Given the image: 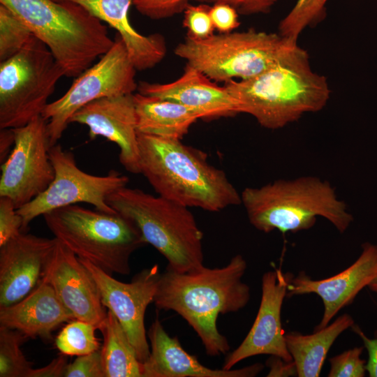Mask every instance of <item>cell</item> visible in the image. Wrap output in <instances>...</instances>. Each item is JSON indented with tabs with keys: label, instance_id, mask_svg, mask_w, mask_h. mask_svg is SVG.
Segmentation results:
<instances>
[{
	"label": "cell",
	"instance_id": "cell-9",
	"mask_svg": "<svg viewBox=\"0 0 377 377\" xmlns=\"http://www.w3.org/2000/svg\"><path fill=\"white\" fill-rule=\"evenodd\" d=\"M63 76L50 50L35 36L0 62V128H20L41 116Z\"/></svg>",
	"mask_w": 377,
	"mask_h": 377
},
{
	"label": "cell",
	"instance_id": "cell-18",
	"mask_svg": "<svg viewBox=\"0 0 377 377\" xmlns=\"http://www.w3.org/2000/svg\"><path fill=\"white\" fill-rule=\"evenodd\" d=\"M56 242V237L22 232L0 246V307L19 302L36 288Z\"/></svg>",
	"mask_w": 377,
	"mask_h": 377
},
{
	"label": "cell",
	"instance_id": "cell-23",
	"mask_svg": "<svg viewBox=\"0 0 377 377\" xmlns=\"http://www.w3.org/2000/svg\"><path fill=\"white\" fill-rule=\"evenodd\" d=\"M133 98L140 133L182 140L191 126L202 118L195 110L172 101L139 92Z\"/></svg>",
	"mask_w": 377,
	"mask_h": 377
},
{
	"label": "cell",
	"instance_id": "cell-4",
	"mask_svg": "<svg viewBox=\"0 0 377 377\" xmlns=\"http://www.w3.org/2000/svg\"><path fill=\"white\" fill-rule=\"evenodd\" d=\"M48 47L67 77H76L114 44L107 27L82 6L62 0H0Z\"/></svg>",
	"mask_w": 377,
	"mask_h": 377
},
{
	"label": "cell",
	"instance_id": "cell-36",
	"mask_svg": "<svg viewBox=\"0 0 377 377\" xmlns=\"http://www.w3.org/2000/svg\"><path fill=\"white\" fill-rule=\"evenodd\" d=\"M276 0H205L207 3H225L241 15L268 13Z\"/></svg>",
	"mask_w": 377,
	"mask_h": 377
},
{
	"label": "cell",
	"instance_id": "cell-19",
	"mask_svg": "<svg viewBox=\"0 0 377 377\" xmlns=\"http://www.w3.org/2000/svg\"><path fill=\"white\" fill-rule=\"evenodd\" d=\"M148 338L150 353L142 363L143 377H253L264 368L260 363L238 369H211L186 352L177 337H170L156 318Z\"/></svg>",
	"mask_w": 377,
	"mask_h": 377
},
{
	"label": "cell",
	"instance_id": "cell-39",
	"mask_svg": "<svg viewBox=\"0 0 377 377\" xmlns=\"http://www.w3.org/2000/svg\"><path fill=\"white\" fill-rule=\"evenodd\" d=\"M266 365L269 368L267 375L268 377L297 376V368L293 361L287 362L279 357L270 355L266 361Z\"/></svg>",
	"mask_w": 377,
	"mask_h": 377
},
{
	"label": "cell",
	"instance_id": "cell-11",
	"mask_svg": "<svg viewBox=\"0 0 377 377\" xmlns=\"http://www.w3.org/2000/svg\"><path fill=\"white\" fill-rule=\"evenodd\" d=\"M54 177L48 187L27 204L17 209L23 219L22 231L36 217L53 210L78 203H87L96 209L117 213L107 202L108 195L126 186L127 176L116 170L97 176L80 169L73 154L58 143L49 149Z\"/></svg>",
	"mask_w": 377,
	"mask_h": 377
},
{
	"label": "cell",
	"instance_id": "cell-13",
	"mask_svg": "<svg viewBox=\"0 0 377 377\" xmlns=\"http://www.w3.org/2000/svg\"><path fill=\"white\" fill-rule=\"evenodd\" d=\"M80 260L94 278L103 306L115 316L138 360L145 362L150 353L145 314L149 304L154 301L161 276L158 265L142 269L131 282L124 283L91 263Z\"/></svg>",
	"mask_w": 377,
	"mask_h": 377
},
{
	"label": "cell",
	"instance_id": "cell-35",
	"mask_svg": "<svg viewBox=\"0 0 377 377\" xmlns=\"http://www.w3.org/2000/svg\"><path fill=\"white\" fill-rule=\"evenodd\" d=\"M210 17L214 27L220 34L232 32L239 26L237 11L225 3H215L211 6Z\"/></svg>",
	"mask_w": 377,
	"mask_h": 377
},
{
	"label": "cell",
	"instance_id": "cell-41",
	"mask_svg": "<svg viewBox=\"0 0 377 377\" xmlns=\"http://www.w3.org/2000/svg\"><path fill=\"white\" fill-rule=\"evenodd\" d=\"M367 287L374 293L377 294V275L371 280Z\"/></svg>",
	"mask_w": 377,
	"mask_h": 377
},
{
	"label": "cell",
	"instance_id": "cell-10",
	"mask_svg": "<svg viewBox=\"0 0 377 377\" xmlns=\"http://www.w3.org/2000/svg\"><path fill=\"white\" fill-rule=\"evenodd\" d=\"M136 71L117 34L114 44L101 59L76 77L67 91L43 111L50 147L57 144L73 114L84 105L103 97L131 94L138 89Z\"/></svg>",
	"mask_w": 377,
	"mask_h": 377
},
{
	"label": "cell",
	"instance_id": "cell-2",
	"mask_svg": "<svg viewBox=\"0 0 377 377\" xmlns=\"http://www.w3.org/2000/svg\"><path fill=\"white\" fill-rule=\"evenodd\" d=\"M138 140L140 173L158 195L208 212L242 204L226 174L209 164L204 152L181 140L138 132Z\"/></svg>",
	"mask_w": 377,
	"mask_h": 377
},
{
	"label": "cell",
	"instance_id": "cell-22",
	"mask_svg": "<svg viewBox=\"0 0 377 377\" xmlns=\"http://www.w3.org/2000/svg\"><path fill=\"white\" fill-rule=\"evenodd\" d=\"M76 3L102 22L114 29L123 40L137 71L158 64L166 54L164 38L154 34L144 36L131 25L128 10L133 0H62Z\"/></svg>",
	"mask_w": 377,
	"mask_h": 377
},
{
	"label": "cell",
	"instance_id": "cell-31",
	"mask_svg": "<svg viewBox=\"0 0 377 377\" xmlns=\"http://www.w3.org/2000/svg\"><path fill=\"white\" fill-rule=\"evenodd\" d=\"M211 6L202 3L188 4L184 10L183 26L187 29V35L195 38H205L214 34L209 11Z\"/></svg>",
	"mask_w": 377,
	"mask_h": 377
},
{
	"label": "cell",
	"instance_id": "cell-8",
	"mask_svg": "<svg viewBox=\"0 0 377 377\" xmlns=\"http://www.w3.org/2000/svg\"><path fill=\"white\" fill-rule=\"evenodd\" d=\"M297 46L279 34L249 29L213 34L205 38L188 35L175 49L186 65L212 80H247L272 67Z\"/></svg>",
	"mask_w": 377,
	"mask_h": 377
},
{
	"label": "cell",
	"instance_id": "cell-37",
	"mask_svg": "<svg viewBox=\"0 0 377 377\" xmlns=\"http://www.w3.org/2000/svg\"><path fill=\"white\" fill-rule=\"evenodd\" d=\"M351 328L361 338L364 343V348L367 350V372L370 377H377V330L374 332V337L371 339L367 337L355 324Z\"/></svg>",
	"mask_w": 377,
	"mask_h": 377
},
{
	"label": "cell",
	"instance_id": "cell-17",
	"mask_svg": "<svg viewBox=\"0 0 377 377\" xmlns=\"http://www.w3.org/2000/svg\"><path fill=\"white\" fill-rule=\"evenodd\" d=\"M377 275V244L362 245L358 258L343 271L331 277L314 280L304 272L290 277L286 297L309 293L318 295L323 304V314L313 331L327 326L343 307L350 305L357 294Z\"/></svg>",
	"mask_w": 377,
	"mask_h": 377
},
{
	"label": "cell",
	"instance_id": "cell-40",
	"mask_svg": "<svg viewBox=\"0 0 377 377\" xmlns=\"http://www.w3.org/2000/svg\"><path fill=\"white\" fill-rule=\"evenodd\" d=\"M15 138L12 128L1 129L0 132V159L3 162L10 154V147L14 144Z\"/></svg>",
	"mask_w": 377,
	"mask_h": 377
},
{
	"label": "cell",
	"instance_id": "cell-12",
	"mask_svg": "<svg viewBox=\"0 0 377 377\" xmlns=\"http://www.w3.org/2000/svg\"><path fill=\"white\" fill-rule=\"evenodd\" d=\"M12 129L14 146L1 165L0 197L10 198L18 209L48 187L54 170L49 155L47 121L42 116Z\"/></svg>",
	"mask_w": 377,
	"mask_h": 377
},
{
	"label": "cell",
	"instance_id": "cell-16",
	"mask_svg": "<svg viewBox=\"0 0 377 377\" xmlns=\"http://www.w3.org/2000/svg\"><path fill=\"white\" fill-rule=\"evenodd\" d=\"M42 279L52 286L74 318L98 329L107 312L96 283L80 258L57 239Z\"/></svg>",
	"mask_w": 377,
	"mask_h": 377
},
{
	"label": "cell",
	"instance_id": "cell-34",
	"mask_svg": "<svg viewBox=\"0 0 377 377\" xmlns=\"http://www.w3.org/2000/svg\"><path fill=\"white\" fill-rule=\"evenodd\" d=\"M64 376L105 377L101 350L77 356L72 363L67 364Z\"/></svg>",
	"mask_w": 377,
	"mask_h": 377
},
{
	"label": "cell",
	"instance_id": "cell-24",
	"mask_svg": "<svg viewBox=\"0 0 377 377\" xmlns=\"http://www.w3.org/2000/svg\"><path fill=\"white\" fill-rule=\"evenodd\" d=\"M348 313L311 334L297 332L285 333L287 348L295 364L297 376L318 377L327 354L337 337L354 325Z\"/></svg>",
	"mask_w": 377,
	"mask_h": 377
},
{
	"label": "cell",
	"instance_id": "cell-28",
	"mask_svg": "<svg viewBox=\"0 0 377 377\" xmlns=\"http://www.w3.org/2000/svg\"><path fill=\"white\" fill-rule=\"evenodd\" d=\"M34 36L13 12L0 3V62L17 54Z\"/></svg>",
	"mask_w": 377,
	"mask_h": 377
},
{
	"label": "cell",
	"instance_id": "cell-14",
	"mask_svg": "<svg viewBox=\"0 0 377 377\" xmlns=\"http://www.w3.org/2000/svg\"><path fill=\"white\" fill-rule=\"evenodd\" d=\"M292 276L278 268L263 275L261 300L256 319L242 342L227 355L222 369H231L240 361L258 355L293 361L287 348L281 320L283 300Z\"/></svg>",
	"mask_w": 377,
	"mask_h": 377
},
{
	"label": "cell",
	"instance_id": "cell-6",
	"mask_svg": "<svg viewBox=\"0 0 377 377\" xmlns=\"http://www.w3.org/2000/svg\"><path fill=\"white\" fill-rule=\"evenodd\" d=\"M106 201L135 223L145 243L166 258L168 268L186 272L204 266L203 233L188 207L127 186L108 195Z\"/></svg>",
	"mask_w": 377,
	"mask_h": 377
},
{
	"label": "cell",
	"instance_id": "cell-7",
	"mask_svg": "<svg viewBox=\"0 0 377 377\" xmlns=\"http://www.w3.org/2000/svg\"><path fill=\"white\" fill-rule=\"evenodd\" d=\"M49 230L79 258L105 272L128 275L130 257L146 244L140 230L119 213L71 205L43 215Z\"/></svg>",
	"mask_w": 377,
	"mask_h": 377
},
{
	"label": "cell",
	"instance_id": "cell-29",
	"mask_svg": "<svg viewBox=\"0 0 377 377\" xmlns=\"http://www.w3.org/2000/svg\"><path fill=\"white\" fill-rule=\"evenodd\" d=\"M328 0H297L290 13L280 22L279 34L293 40L308 26L323 20Z\"/></svg>",
	"mask_w": 377,
	"mask_h": 377
},
{
	"label": "cell",
	"instance_id": "cell-32",
	"mask_svg": "<svg viewBox=\"0 0 377 377\" xmlns=\"http://www.w3.org/2000/svg\"><path fill=\"white\" fill-rule=\"evenodd\" d=\"M193 0H133V5L142 15L152 20L170 17L184 12ZM205 2V0H194Z\"/></svg>",
	"mask_w": 377,
	"mask_h": 377
},
{
	"label": "cell",
	"instance_id": "cell-30",
	"mask_svg": "<svg viewBox=\"0 0 377 377\" xmlns=\"http://www.w3.org/2000/svg\"><path fill=\"white\" fill-rule=\"evenodd\" d=\"M364 346L355 347L332 357L329 377H364L366 361L360 358Z\"/></svg>",
	"mask_w": 377,
	"mask_h": 377
},
{
	"label": "cell",
	"instance_id": "cell-3",
	"mask_svg": "<svg viewBox=\"0 0 377 377\" xmlns=\"http://www.w3.org/2000/svg\"><path fill=\"white\" fill-rule=\"evenodd\" d=\"M237 101L239 113L263 127L277 129L303 114L322 110L330 90L326 78L312 71L306 50L298 45L279 63L247 80L223 85Z\"/></svg>",
	"mask_w": 377,
	"mask_h": 377
},
{
	"label": "cell",
	"instance_id": "cell-15",
	"mask_svg": "<svg viewBox=\"0 0 377 377\" xmlns=\"http://www.w3.org/2000/svg\"><path fill=\"white\" fill-rule=\"evenodd\" d=\"M70 123L88 126L90 140L101 136L115 143L119 160L133 174L140 173L137 118L133 94L103 97L76 111Z\"/></svg>",
	"mask_w": 377,
	"mask_h": 377
},
{
	"label": "cell",
	"instance_id": "cell-1",
	"mask_svg": "<svg viewBox=\"0 0 377 377\" xmlns=\"http://www.w3.org/2000/svg\"><path fill=\"white\" fill-rule=\"evenodd\" d=\"M247 263L236 255L224 267L177 272L167 267L161 274L153 302L160 310H172L195 330L209 356L226 354L228 339L217 327L219 314L237 312L251 298L250 287L242 282Z\"/></svg>",
	"mask_w": 377,
	"mask_h": 377
},
{
	"label": "cell",
	"instance_id": "cell-5",
	"mask_svg": "<svg viewBox=\"0 0 377 377\" xmlns=\"http://www.w3.org/2000/svg\"><path fill=\"white\" fill-rule=\"evenodd\" d=\"M241 200L250 223L266 233L308 230L318 216L326 219L343 233L353 220L332 186L316 177L279 179L260 187H247L241 193Z\"/></svg>",
	"mask_w": 377,
	"mask_h": 377
},
{
	"label": "cell",
	"instance_id": "cell-20",
	"mask_svg": "<svg viewBox=\"0 0 377 377\" xmlns=\"http://www.w3.org/2000/svg\"><path fill=\"white\" fill-rule=\"evenodd\" d=\"M198 69L186 65L183 74L174 82L159 84L140 82L138 92L179 103L202 116L212 118L233 115L239 112L237 101L227 89Z\"/></svg>",
	"mask_w": 377,
	"mask_h": 377
},
{
	"label": "cell",
	"instance_id": "cell-27",
	"mask_svg": "<svg viewBox=\"0 0 377 377\" xmlns=\"http://www.w3.org/2000/svg\"><path fill=\"white\" fill-rule=\"evenodd\" d=\"M97 327L75 319L66 325L56 339V346L66 355H83L99 350L100 343L95 336Z\"/></svg>",
	"mask_w": 377,
	"mask_h": 377
},
{
	"label": "cell",
	"instance_id": "cell-38",
	"mask_svg": "<svg viewBox=\"0 0 377 377\" xmlns=\"http://www.w3.org/2000/svg\"><path fill=\"white\" fill-rule=\"evenodd\" d=\"M66 355L61 354L57 358L52 360L47 365L39 368H32L27 377H61L64 376V372L68 364Z\"/></svg>",
	"mask_w": 377,
	"mask_h": 377
},
{
	"label": "cell",
	"instance_id": "cell-26",
	"mask_svg": "<svg viewBox=\"0 0 377 377\" xmlns=\"http://www.w3.org/2000/svg\"><path fill=\"white\" fill-rule=\"evenodd\" d=\"M27 338L17 330L0 325V377H27L33 364L21 350Z\"/></svg>",
	"mask_w": 377,
	"mask_h": 377
},
{
	"label": "cell",
	"instance_id": "cell-33",
	"mask_svg": "<svg viewBox=\"0 0 377 377\" xmlns=\"http://www.w3.org/2000/svg\"><path fill=\"white\" fill-rule=\"evenodd\" d=\"M23 219L13 201L0 197V246L22 232Z\"/></svg>",
	"mask_w": 377,
	"mask_h": 377
},
{
	"label": "cell",
	"instance_id": "cell-25",
	"mask_svg": "<svg viewBox=\"0 0 377 377\" xmlns=\"http://www.w3.org/2000/svg\"><path fill=\"white\" fill-rule=\"evenodd\" d=\"M98 329L103 337L101 353L105 377H143L142 363L110 311Z\"/></svg>",
	"mask_w": 377,
	"mask_h": 377
},
{
	"label": "cell",
	"instance_id": "cell-21",
	"mask_svg": "<svg viewBox=\"0 0 377 377\" xmlns=\"http://www.w3.org/2000/svg\"><path fill=\"white\" fill-rule=\"evenodd\" d=\"M73 318L43 279L19 302L0 307V325L17 330L27 338H48L60 325Z\"/></svg>",
	"mask_w": 377,
	"mask_h": 377
}]
</instances>
